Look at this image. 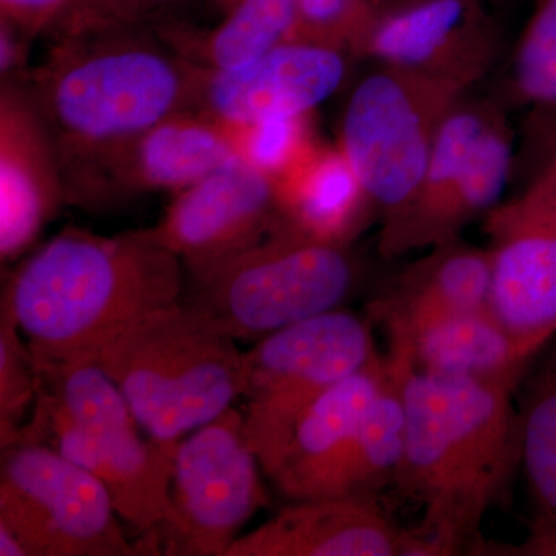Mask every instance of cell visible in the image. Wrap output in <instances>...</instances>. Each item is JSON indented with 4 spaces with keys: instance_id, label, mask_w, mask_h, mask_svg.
<instances>
[{
    "instance_id": "e575fe53",
    "label": "cell",
    "mask_w": 556,
    "mask_h": 556,
    "mask_svg": "<svg viewBox=\"0 0 556 556\" xmlns=\"http://www.w3.org/2000/svg\"><path fill=\"white\" fill-rule=\"evenodd\" d=\"M538 169H544L551 175L556 190V155L546 156V159L541 160Z\"/></svg>"
},
{
    "instance_id": "836d02e7",
    "label": "cell",
    "mask_w": 556,
    "mask_h": 556,
    "mask_svg": "<svg viewBox=\"0 0 556 556\" xmlns=\"http://www.w3.org/2000/svg\"><path fill=\"white\" fill-rule=\"evenodd\" d=\"M0 555L2 556H28L24 544L16 533L5 522L0 521Z\"/></svg>"
},
{
    "instance_id": "e0dca14e",
    "label": "cell",
    "mask_w": 556,
    "mask_h": 556,
    "mask_svg": "<svg viewBox=\"0 0 556 556\" xmlns=\"http://www.w3.org/2000/svg\"><path fill=\"white\" fill-rule=\"evenodd\" d=\"M68 204L58 150L27 87L0 84V258L24 255Z\"/></svg>"
},
{
    "instance_id": "9a60e30c",
    "label": "cell",
    "mask_w": 556,
    "mask_h": 556,
    "mask_svg": "<svg viewBox=\"0 0 556 556\" xmlns=\"http://www.w3.org/2000/svg\"><path fill=\"white\" fill-rule=\"evenodd\" d=\"M239 156L232 127L181 110L100 161L70 193V204L98 206L150 192L178 193Z\"/></svg>"
},
{
    "instance_id": "d6986e66",
    "label": "cell",
    "mask_w": 556,
    "mask_h": 556,
    "mask_svg": "<svg viewBox=\"0 0 556 556\" xmlns=\"http://www.w3.org/2000/svg\"><path fill=\"white\" fill-rule=\"evenodd\" d=\"M402 547L404 530L378 496L334 495L294 500L226 556H402Z\"/></svg>"
},
{
    "instance_id": "7a4b0ae2",
    "label": "cell",
    "mask_w": 556,
    "mask_h": 556,
    "mask_svg": "<svg viewBox=\"0 0 556 556\" xmlns=\"http://www.w3.org/2000/svg\"><path fill=\"white\" fill-rule=\"evenodd\" d=\"M20 79L60 156L70 193L113 150L193 109L195 67L149 25H94L50 38Z\"/></svg>"
},
{
    "instance_id": "4316f807",
    "label": "cell",
    "mask_w": 556,
    "mask_h": 556,
    "mask_svg": "<svg viewBox=\"0 0 556 556\" xmlns=\"http://www.w3.org/2000/svg\"><path fill=\"white\" fill-rule=\"evenodd\" d=\"M16 318L0 300V447L17 444L38 397V372Z\"/></svg>"
},
{
    "instance_id": "d6a6232c",
    "label": "cell",
    "mask_w": 556,
    "mask_h": 556,
    "mask_svg": "<svg viewBox=\"0 0 556 556\" xmlns=\"http://www.w3.org/2000/svg\"><path fill=\"white\" fill-rule=\"evenodd\" d=\"M526 127V139L530 148L541 152V160L556 155V112L533 110Z\"/></svg>"
},
{
    "instance_id": "603a6c76",
    "label": "cell",
    "mask_w": 556,
    "mask_h": 556,
    "mask_svg": "<svg viewBox=\"0 0 556 556\" xmlns=\"http://www.w3.org/2000/svg\"><path fill=\"white\" fill-rule=\"evenodd\" d=\"M223 20L211 30L179 21L153 25L161 39L192 64L237 68L291 38L295 0H214Z\"/></svg>"
},
{
    "instance_id": "7c38bea8",
    "label": "cell",
    "mask_w": 556,
    "mask_h": 556,
    "mask_svg": "<svg viewBox=\"0 0 556 556\" xmlns=\"http://www.w3.org/2000/svg\"><path fill=\"white\" fill-rule=\"evenodd\" d=\"M350 54L470 91L500 54L484 0H368Z\"/></svg>"
},
{
    "instance_id": "7402d4cb",
    "label": "cell",
    "mask_w": 556,
    "mask_h": 556,
    "mask_svg": "<svg viewBox=\"0 0 556 556\" xmlns=\"http://www.w3.org/2000/svg\"><path fill=\"white\" fill-rule=\"evenodd\" d=\"M407 338L413 364L431 375L517 388L530 362L490 308L441 318Z\"/></svg>"
},
{
    "instance_id": "277c9868",
    "label": "cell",
    "mask_w": 556,
    "mask_h": 556,
    "mask_svg": "<svg viewBox=\"0 0 556 556\" xmlns=\"http://www.w3.org/2000/svg\"><path fill=\"white\" fill-rule=\"evenodd\" d=\"M35 358V357H33ZM38 397L20 442H40L100 479L139 533L170 517L178 442L142 439L126 397L94 362L36 361Z\"/></svg>"
},
{
    "instance_id": "484cf974",
    "label": "cell",
    "mask_w": 556,
    "mask_h": 556,
    "mask_svg": "<svg viewBox=\"0 0 556 556\" xmlns=\"http://www.w3.org/2000/svg\"><path fill=\"white\" fill-rule=\"evenodd\" d=\"M507 78L511 101L556 112V0H536L511 54Z\"/></svg>"
},
{
    "instance_id": "d4e9b609",
    "label": "cell",
    "mask_w": 556,
    "mask_h": 556,
    "mask_svg": "<svg viewBox=\"0 0 556 556\" xmlns=\"http://www.w3.org/2000/svg\"><path fill=\"white\" fill-rule=\"evenodd\" d=\"M519 457L536 514L525 543L504 554L556 556V358L527 396L519 417Z\"/></svg>"
},
{
    "instance_id": "5bb4252c",
    "label": "cell",
    "mask_w": 556,
    "mask_h": 556,
    "mask_svg": "<svg viewBox=\"0 0 556 556\" xmlns=\"http://www.w3.org/2000/svg\"><path fill=\"white\" fill-rule=\"evenodd\" d=\"M276 218V181L236 156L175 193L163 218L144 232L186 270H195L265 239Z\"/></svg>"
},
{
    "instance_id": "5b68a950",
    "label": "cell",
    "mask_w": 556,
    "mask_h": 556,
    "mask_svg": "<svg viewBox=\"0 0 556 556\" xmlns=\"http://www.w3.org/2000/svg\"><path fill=\"white\" fill-rule=\"evenodd\" d=\"M84 361L115 382L155 441H179L243 394V353L236 339L181 300L135 321Z\"/></svg>"
},
{
    "instance_id": "83f0119b",
    "label": "cell",
    "mask_w": 556,
    "mask_h": 556,
    "mask_svg": "<svg viewBox=\"0 0 556 556\" xmlns=\"http://www.w3.org/2000/svg\"><path fill=\"white\" fill-rule=\"evenodd\" d=\"M230 127L240 159L274 181L294 169L318 144L313 115L274 116L248 126Z\"/></svg>"
},
{
    "instance_id": "30bf717a",
    "label": "cell",
    "mask_w": 556,
    "mask_h": 556,
    "mask_svg": "<svg viewBox=\"0 0 556 556\" xmlns=\"http://www.w3.org/2000/svg\"><path fill=\"white\" fill-rule=\"evenodd\" d=\"M118 518L100 479L58 450L40 442L2 448L0 521L28 556L142 555Z\"/></svg>"
},
{
    "instance_id": "4fadbf2b",
    "label": "cell",
    "mask_w": 556,
    "mask_h": 556,
    "mask_svg": "<svg viewBox=\"0 0 556 556\" xmlns=\"http://www.w3.org/2000/svg\"><path fill=\"white\" fill-rule=\"evenodd\" d=\"M489 308L532 358L556 334V190L536 169L522 192L484 215Z\"/></svg>"
},
{
    "instance_id": "ba28073f",
    "label": "cell",
    "mask_w": 556,
    "mask_h": 556,
    "mask_svg": "<svg viewBox=\"0 0 556 556\" xmlns=\"http://www.w3.org/2000/svg\"><path fill=\"white\" fill-rule=\"evenodd\" d=\"M378 356L371 317L342 308L273 332L243 353L244 433L268 478L305 409Z\"/></svg>"
},
{
    "instance_id": "f1b7e54d",
    "label": "cell",
    "mask_w": 556,
    "mask_h": 556,
    "mask_svg": "<svg viewBox=\"0 0 556 556\" xmlns=\"http://www.w3.org/2000/svg\"><path fill=\"white\" fill-rule=\"evenodd\" d=\"M368 0H295L291 38L346 51L356 38Z\"/></svg>"
},
{
    "instance_id": "3957f363",
    "label": "cell",
    "mask_w": 556,
    "mask_h": 556,
    "mask_svg": "<svg viewBox=\"0 0 556 556\" xmlns=\"http://www.w3.org/2000/svg\"><path fill=\"white\" fill-rule=\"evenodd\" d=\"M186 269L144 229L105 237L65 228L7 278L9 303L33 357L84 361L135 321L181 300Z\"/></svg>"
},
{
    "instance_id": "cb8c5ba5",
    "label": "cell",
    "mask_w": 556,
    "mask_h": 556,
    "mask_svg": "<svg viewBox=\"0 0 556 556\" xmlns=\"http://www.w3.org/2000/svg\"><path fill=\"white\" fill-rule=\"evenodd\" d=\"M390 356L378 393L369 402L348 468L346 495L378 496L394 484L407 442L405 376L412 362V346L405 332L387 328Z\"/></svg>"
},
{
    "instance_id": "44dd1931",
    "label": "cell",
    "mask_w": 556,
    "mask_h": 556,
    "mask_svg": "<svg viewBox=\"0 0 556 556\" xmlns=\"http://www.w3.org/2000/svg\"><path fill=\"white\" fill-rule=\"evenodd\" d=\"M276 185L277 218L270 232L351 247L379 218L338 142L318 141Z\"/></svg>"
},
{
    "instance_id": "1f68e13d",
    "label": "cell",
    "mask_w": 556,
    "mask_h": 556,
    "mask_svg": "<svg viewBox=\"0 0 556 556\" xmlns=\"http://www.w3.org/2000/svg\"><path fill=\"white\" fill-rule=\"evenodd\" d=\"M33 39L9 22L0 21V76L2 80H20L31 68L28 65Z\"/></svg>"
},
{
    "instance_id": "52a82bcc",
    "label": "cell",
    "mask_w": 556,
    "mask_h": 556,
    "mask_svg": "<svg viewBox=\"0 0 556 556\" xmlns=\"http://www.w3.org/2000/svg\"><path fill=\"white\" fill-rule=\"evenodd\" d=\"M514 164V131L503 105L464 94L439 127L415 197L380 225V255L396 258L459 240L468 223L501 203Z\"/></svg>"
},
{
    "instance_id": "2e32d148",
    "label": "cell",
    "mask_w": 556,
    "mask_h": 556,
    "mask_svg": "<svg viewBox=\"0 0 556 556\" xmlns=\"http://www.w3.org/2000/svg\"><path fill=\"white\" fill-rule=\"evenodd\" d=\"M346 51L288 39L237 68L195 67L193 110L228 126L313 115L346 76Z\"/></svg>"
},
{
    "instance_id": "9c48e42d",
    "label": "cell",
    "mask_w": 556,
    "mask_h": 556,
    "mask_svg": "<svg viewBox=\"0 0 556 556\" xmlns=\"http://www.w3.org/2000/svg\"><path fill=\"white\" fill-rule=\"evenodd\" d=\"M467 93L456 84L386 65L351 93L338 144L375 204L380 225L415 197L442 121Z\"/></svg>"
},
{
    "instance_id": "ac0fdd59",
    "label": "cell",
    "mask_w": 556,
    "mask_h": 556,
    "mask_svg": "<svg viewBox=\"0 0 556 556\" xmlns=\"http://www.w3.org/2000/svg\"><path fill=\"white\" fill-rule=\"evenodd\" d=\"M387 372V358L340 380L305 409L270 481L294 500L346 495L348 468L369 402Z\"/></svg>"
},
{
    "instance_id": "4dcf8cb0",
    "label": "cell",
    "mask_w": 556,
    "mask_h": 556,
    "mask_svg": "<svg viewBox=\"0 0 556 556\" xmlns=\"http://www.w3.org/2000/svg\"><path fill=\"white\" fill-rule=\"evenodd\" d=\"M185 2L188 0H84L78 16L64 31L94 27V25L153 27L161 21L169 20L170 11L178 9Z\"/></svg>"
},
{
    "instance_id": "f546056e",
    "label": "cell",
    "mask_w": 556,
    "mask_h": 556,
    "mask_svg": "<svg viewBox=\"0 0 556 556\" xmlns=\"http://www.w3.org/2000/svg\"><path fill=\"white\" fill-rule=\"evenodd\" d=\"M84 0H0V21L9 22L28 38H53L67 30Z\"/></svg>"
},
{
    "instance_id": "8fae6325",
    "label": "cell",
    "mask_w": 556,
    "mask_h": 556,
    "mask_svg": "<svg viewBox=\"0 0 556 556\" xmlns=\"http://www.w3.org/2000/svg\"><path fill=\"white\" fill-rule=\"evenodd\" d=\"M244 416L230 407L179 439L170 484V517L159 527L169 555L226 556L241 529L269 504ZM153 530V532H155ZM152 533V532H150Z\"/></svg>"
},
{
    "instance_id": "8992f818",
    "label": "cell",
    "mask_w": 556,
    "mask_h": 556,
    "mask_svg": "<svg viewBox=\"0 0 556 556\" xmlns=\"http://www.w3.org/2000/svg\"><path fill=\"white\" fill-rule=\"evenodd\" d=\"M351 247L269 232L243 251L186 270L181 302L236 340H257L342 308L361 281Z\"/></svg>"
},
{
    "instance_id": "6da1fadb",
    "label": "cell",
    "mask_w": 556,
    "mask_h": 556,
    "mask_svg": "<svg viewBox=\"0 0 556 556\" xmlns=\"http://www.w3.org/2000/svg\"><path fill=\"white\" fill-rule=\"evenodd\" d=\"M515 390L431 375L412 358L405 376L407 442L394 485L424 507V517L404 530L402 555L485 551L482 521L519 455Z\"/></svg>"
},
{
    "instance_id": "ffe728a7",
    "label": "cell",
    "mask_w": 556,
    "mask_h": 556,
    "mask_svg": "<svg viewBox=\"0 0 556 556\" xmlns=\"http://www.w3.org/2000/svg\"><path fill=\"white\" fill-rule=\"evenodd\" d=\"M428 251L391 278L369 305V317L413 336L441 318L489 308L492 265L486 248L459 239Z\"/></svg>"
}]
</instances>
